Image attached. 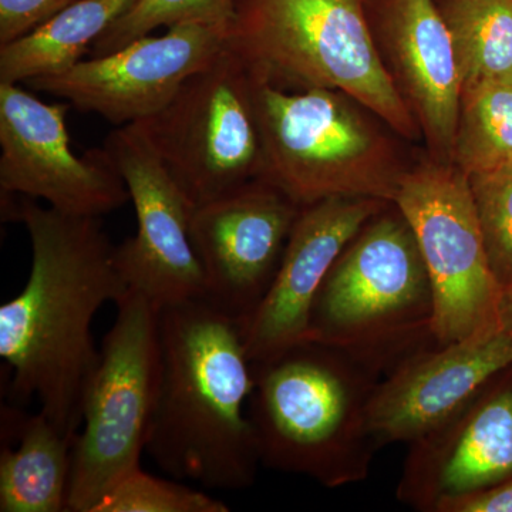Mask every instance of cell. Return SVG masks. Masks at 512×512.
I'll use <instances>...</instances> for the list:
<instances>
[{
	"label": "cell",
	"mask_w": 512,
	"mask_h": 512,
	"mask_svg": "<svg viewBox=\"0 0 512 512\" xmlns=\"http://www.w3.org/2000/svg\"><path fill=\"white\" fill-rule=\"evenodd\" d=\"M2 214L28 231L32 266L25 288L0 308V357L16 399L76 440L83 396L100 359L92 323L101 306L130 291L100 217H77L32 198L2 194Z\"/></svg>",
	"instance_id": "cell-1"
},
{
	"label": "cell",
	"mask_w": 512,
	"mask_h": 512,
	"mask_svg": "<svg viewBox=\"0 0 512 512\" xmlns=\"http://www.w3.org/2000/svg\"><path fill=\"white\" fill-rule=\"evenodd\" d=\"M161 377L146 453L164 473L214 490L254 484L261 464L241 322L207 298L158 309Z\"/></svg>",
	"instance_id": "cell-2"
},
{
	"label": "cell",
	"mask_w": 512,
	"mask_h": 512,
	"mask_svg": "<svg viewBox=\"0 0 512 512\" xmlns=\"http://www.w3.org/2000/svg\"><path fill=\"white\" fill-rule=\"evenodd\" d=\"M248 413L261 463L328 488L365 480L376 450L367 409L372 367L306 340L252 363Z\"/></svg>",
	"instance_id": "cell-3"
},
{
	"label": "cell",
	"mask_w": 512,
	"mask_h": 512,
	"mask_svg": "<svg viewBox=\"0 0 512 512\" xmlns=\"http://www.w3.org/2000/svg\"><path fill=\"white\" fill-rule=\"evenodd\" d=\"M227 45L261 82L328 89L413 137L416 120L382 62L359 0H235Z\"/></svg>",
	"instance_id": "cell-4"
},
{
	"label": "cell",
	"mask_w": 512,
	"mask_h": 512,
	"mask_svg": "<svg viewBox=\"0 0 512 512\" xmlns=\"http://www.w3.org/2000/svg\"><path fill=\"white\" fill-rule=\"evenodd\" d=\"M349 99L335 90H284L258 79L261 178L299 207L332 197H396L404 173L382 134Z\"/></svg>",
	"instance_id": "cell-5"
},
{
	"label": "cell",
	"mask_w": 512,
	"mask_h": 512,
	"mask_svg": "<svg viewBox=\"0 0 512 512\" xmlns=\"http://www.w3.org/2000/svg\"><path fill=\"white\" fill-rule=\"evenodd\" d=\"M433 291L403 215H376L340 254L316 298L308 340L372 365L430 332Z\"/></svg>",
	"instance_id": "cell-6"
},
{
	"label": "cell",
	"mask_w": 512,
	"mask_h": 512,
	"mask_svg": "<svg viewBox=\"0 0 512 512\" xmlns=\"http://www.w3.org/2000/svg\"><path fill=\"white\" fill-rule=\"evenodd\" d=\"M83 396L74 440L69 512H94L121 478L141 467L161 377L158 309L128 291Z\"/></svg>",
	"instance_id": "cell-7"
},
{
	"label": "cell",
	"mask_w": 512,
	"mask_h": 512,
	"mask_svg": "<svg viewBox=\"0 0 512 512\" xmlns=\"http://www.w3.org/2000/svg\"><path fill=\"white\" fill-rule=\"evenodd\" d=\"M256 84L227 45L164 109L134 124L194 207L262 177Z\"/></svg>",
	"instance_id": "cell-8"
},
{
	"label": "cell",
	"mask_w": 512,
	"mask_h": 512,
	"mask_svg": "<svg viewBox=\"0 0 512 512\" xmlns=\"http://www.w3.org/2000/svg\"><path fill=\"white\" fill-rule=\"evenodd\" d=\"M393 204L429 274L437 345L501 330L503 289L488 262L468 175L457 165H421L403 174Z\"/></svg>",
	"instance_id": "cell-9"
},
{
	"label": "cell",
	"mask_w": 512,
	"mask_h": 512,
	"mask_svg": "<svg viewBox=\"0 0 512 512\" xmlns=\"http://www.w3.org/2000/svg\"><path fill=\"white\" fill-rule=\"evenodd\" d=\"M69 106L0 83V191L46 201L63 214L101 218L123 207L130 194L104 148L74 154Z\"/></svg>",
	"instance_id": "cell-10"
},
{
	"label": "cell",
	"mask_w": 512,
	"mask_h": 512,
	"mask_svg": "<svg viewBox=\"0 0 512 512\" xmlns=\"http://www.w3.org/2000/svg\"><path fill=\"white\" fill-rule=\"evenodd\" d=\"M103 148L136 210V235L116 245L117 268L128 289L157 309L207 298L191 235L194 205L134 124L111 131Z\"/></svg>",
	"instance_id": "cell-11"
},
{
	"label": "cell",
	"mask_w": 512,
	"mask_h": 512,
	"mask_svg": "<svg viewBox=\"0 0 512 512\" xmlns=\"http://www.w3.org/2000/svg\"><path fill=\"white\" fill-rule=\"evenodd\" d=\"M229 26L180 23L144 36L110 55L90 57L67 72L26 83L114 126L153 116L188 79L227 46Z\"/></svg>",
	"instance_id": "cell-12"
},
{
	"label": "cell",
	"mask_w": 512,
	"mask_h": 512,
	"mask_svg": "<svg viewBox=\"0 0 512 512\" xmlns=\"http://www.w3.org/2000/svg\"><path fill=\"white\" fill-rule=\"evenodd\" d=\"M302 207L264 178L194 208L207 299L239 320L264 298Z\"/></svg>",
	"instance_id": "cell-13"
},
{
	"label": "cell",
	"mask_w": 512,
	"mask_h": 512,
	"mask_svg": "<svg viewBox=\"0 0 512 512\" xmlns=\"http://www.w3.org/2000/svg\"><path fill=\"white\" fill-rule=\"evenodd\" d=\"M384 204L375 198L332 197L302 207L268 291L239 320L252 363L309 339L313 306L326 276Z\"/></svg>",
	"instance_id": "cell-14"
},
{
	"label": "cell",
	"mask_w": 512,
	"mask_h": 512,
	"mask_svg": "<svg viewBox=\"0 0 512 512\" xmlns=\"http://www.w3.org/2000/svg\"><path fill=\"white\" fill-rule=\"evenodd\" d=\"M511 366L503 330L413 352L373 390L367 420L376 447L423 439Z\"/></svg>",
	"instance_id": "cell-15"
},
{
	"label": "cell",
	"mask_w": 512,
	"mask_h": 512,
	"mask_svg": "<svg viewBox=\"0 0 512 512\" xmlns=\"http://www.w3.org/2000/svg\"><path fill=\"white\" fill-rule=\"evenodd\" d=\"M512 478V366L439 429L412 443L399 498L424 511Z\"/></svg>",
	"instance_id": "cell-16"
},
{
	"label": "cell",
	"mask_w": 512,
	"mask_h": 512,
	"mask_svg": "<svg viewBox=\"0 0 512 512\" xmlns=\"http://www.w3.org/2000/svg\"><path fill=\"white\" fill-rule=\"evenodd\" d=\"M390 45L410 103L431 146L454 158L461 79L453 36L434 0H394Z\"/></svg>",
	"instance_id": "cell-17"
},
{
	"label": "cell",
	"mask_w": 512,
	"mask_h": 512,
	"mask_svg": "<svg viewBox=\"0 0 512 512\" xmlns=\"http://www.w3.org/2000/svg\"><path fill=\"white\" fill-rule=\"evenodd\" d=\"M2 436L18 443L0 448V511H69L73 441L42 412L25 416L5 406Z\"/></svg>",
	"instance_id": "cell-18"
},
{
	"label": "cell",
	"mask_w": 512,
	"mask_h": 512,
	"mask_svg": "<svg viewBox=\"0 0 512 512\" xmlns=\"http://www.w3.org/2000/svg\"><path fill=\"white\" fill-rule=\"evenodd\" d=\"M136 0H77L32 33L0 47V83L20 84L67 72Z\"/></svg>",
	"instance_id": "cell-19"
},
{
	"label": "cell",
	"mask_w": 512,
	"mask_h": 512,
	"mask_svg": "<svg viewBox=\"0 0 512 512\" xmlns=\"http://www.w3.org/2000/svg\"><path fill=\"white\" fill-rule=\"evenodd\" d=\"M461 79V96L512 84V0H448L443 13Z\"/></svg>",
	"instance_id": "cell-20"
},
{
	"label": "cell",
	"mask_w": 512,
	"mask_h": 512,
	"mask_svg": "<svg viewBox=\"0 0 512 512\" xmlns=\"http://www.w3.org/2000/svg\"><path fill=\"white\" fill-rule=\"evenodd\" d=\"M453 160L467 175L512 165V84L461 96Z\"/></svg>",
	"instance_id": "cell-21"
},
{
	"label": "cell",
	"mask_w": 512,
	"mask_h": 512,
	"mask_svg": "<svg viewBox=\"0 0 512 512\" xmlns=\"http://www.w3.org/2000/svg\"><path fill=\"white\" fill-rule=\"evenodd\" d=\"M234 13L235 0H136L97 39L90 56L110 55L134 40L151 35L154 30L168 29L180 23L229 26Z\"/></svg>",
	"instance_id": "cell-22"
},
{
	"label": "cell",
	"mask_w": 512,
	"mask_h": 512,
	"mask_svg": "<svg viewBox=\"0 0 512 512\" xmlns=\"http://www.w3.org/2000/svg\"><path fill=\"white\" fill-rule=\"evenodd\" d=\"M491 271L512 289V165L468 175Z\"/></svg>",
	"instance_id": "cell-23"
},
{
	"label": "cell",
	"mask_w": 512,
	"mask_h": 512,
	"mask_svg": "<svg viewBox=\"0 0 512 512\" xmlns=\"http://www.w3.org/2000/svg\"><path fill=\"white\" fill-rule=\"evenodd\" d=\"M146 473H128L100 501L94 512H228V504L211 495Z\"/></svg>",
	"instance_id": "cell-24"
},
{
	"label": "cell",
	"mask_w": 512,
	"mask_h": 512,
	"mask_svg": "<svg viewBox=\"0 0 512 512\" xmlns=\"http://www.w3.org/2000/svg\"><path fill=\"white\" fill-rule=\"evenodd\" d=\"M77 0H0V47L45 25Z\"/></svg>",
	"instance_id": "cell-25"
},
{
	"label": "cell",
	"mask_w": 512,
	"mask_h": 512,
	"mask_svg": "<svg viewBox=\"0 0 512 512\" xmlns=\"http://www.w3.org/2000/svg\"><path fill=\"white\" fill-rule=\"evenodd\" d=\"M436 512H512V478L481 490L446 498Z\"/></svg>",
	"instance_id": "cell-26"
},
{
	"label": "cell",
	"mask_w": 512,
	"mask_h": 512,
	"mask_svg": "<svg viewBox=\"0 0 512 512\" xmlns=\"http://www.w3.org/2000/svg\"><path fill=\"white\" fill-rule=\"evenodd\" d=\"M500 325L501 330L505 335L512 338V289L505 292L503 295V302H501L500 312Z\"/></svg>",
	"instance_id": "cell-27"
}]
</instances>
